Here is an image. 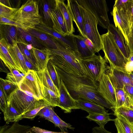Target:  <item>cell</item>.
Masks as SVG:
<instances>
[{"instance_id": "6da1fadb", "label": "cell", "mask_w": 133, "mask_h": 133, "mask_svg": "<svg viewBox=\"0 0 133 133\" xmlns=\"http://www.w3.org/2000/svg\"><path fill=\"white\" fill-rule=\"evenodd\" d=\"M55 66L61 79L74 99H84L111 109L112 106L107 102L98 92V82L89 77L75 76Z\"/></svg>"}, {"instance_id": "7a4b0ae2", "label": "cell", "mask_w": 133, "mask_h": 133, "mask_svg": "<svg viewBox=\"0 0 133 133\" xmlns=\"http://www.w3.org/2000/svg\"><path fill=\"white\" fill-rule=\"evenodd\" d=\"M53 38L57 49L51 50V54L49 61L67 73L78 77L91 78L82 63L83 59L79 54L65 44Z\"/></svg>"}, {"instance_id": "3957f363", "label": "cell", "mask_w": 133, "mask_h": 133, "mask_svg": "<svg viewBox=\"0 0 133 133\" xmlns=\"http://www.w3.org/2000/svg\"><path fill=\"white\" fill-rule=\"evenodd\" d=\"M38 5L34 0H28L14 13L11 19L19 24L27 31L35 28L41 21Z\"/></svg>"}, {"instance_id": "277c9868", "label": "cell", "mask_w": 133, "mask_h": 133, "mask_svg": "<svg viewBox=\"0 0 133 133\" xmlns=\"http://www.w3.org/2000/svg\"><path fill=\"white\" fill-rule=\"evenodd\" d=\"M101 36L104 58L109 63L110 67L125 72L124 68L126 61L112 34L108 31L107 33Z\"/></svg>"}, {"instance_id": "5b68a950", "label": "cell", "mask_w": 133, "mask_h": 133, "mask_svg": "<svg viewBox=\"0 0 133 133\" xmlns=\"http://www.w3.org/2000/svg\"><path fill=\"white\" fill-rule=\"evenodd\" d=\"M77 1L83 18L86 37L92 42L96 52H98L102 49V47L101 36L97 29L98 20L83 0Z\"/></svg>"}, {"instance_id": "8992f818", "label": "cell", "mask_w": 133, "mask_h": 133, "mask_svg": "<svg viewBox=\"0 0 133 133\" xmlns=\"http://www.w3.org/2000/svg\"><path fill=\"white\" fill-rule=\"evenodd\" d=\"M18 87L26 94L38 100H43L45 97L44 86L41 82L36 71L29 70Z\"/></svg>"}, {"instance_id": "52a82bcc", "label": "cell", "mask_w": 133, "mask_h": 133, "mask_svg": "<svg viewBox=\"0 0 133 133\" xmlns=\"http://www.w3.org/2000/svg\"><path fill=\"white\" fill-rule=\"evenodd\" d=\"M40 101L27 94L18 87L9 96L7 103L23 115L35 108Z\"/></svg>"}, {"instance_id": "ba28073f", "label": "cell", "mask_w": 133, "mask_h": 133, "mask_svg": "<svg viewBox=\"0 0 133 133\" xmlns=\"http://www.w3.org/2000/svg\"><path fill=\"white\" fill-rule=\"evenodd\" d=\"M89 10L95 16L98 24L108 29L110 24L108 15V7L105 0H83Z\"/></svg>"}, {"instance_id": "9c48e42d", "label": "cell", "mask_w": 133, "mask_h": 133, "mask_svg": "<svg viewBox=\"0 0 133 133\" xmlns=\"http://www.w3.org/2000/svg\"><path fill=\"white\" fill-rule=\"evenodd\" d=\"M107 62L101 55L95 54L90 58L83 59L82 63L91 78L98 82L107 69Z\"/></svg>"}, {"instance_id": "30bf717a", "label": "cell", "mask_w": 133, "mask_h": 133, "mask_svg": "<svg viewBox=\"0 0 133 133\" xmlns=\"http://www.w3.org/2000/svg\"><path fill=\"white\" fill-rule=\"evenodd\" d=\"M98 92L101 96L112 108L116 107V97L115 89L107 74L104 73L98 82Z\"/></svg>"}, {"instance_id": "8fae6325", "label": "cell", "mask_w": 133, "mask_h": 133, "mask_svg": "<svg viewBox=\"0 0 133 133\" xmlns=\"http://www.w3.org/2000/svg\"><path fill=\"white\" fill-rule=\"evenodd\" d=\"M35 28L65 44L74 51L78 53L76 46L72 38L71 35L64 36L58 33L52 28L41 21Z\"/></svg>"}, {"instance_id": "7c38bea8", "label": "cell", "mask_w": 133, "mask_h": 133, "mask_svg": "<svg viewBox=\"0 0 133 133\" xmlns=\"http://www.w3.org/2000/svg\"><path fill=\"white\" fill-rule=\"evenodd\" d=\"M58 90V107L64 110V113H70L72 109H79L76 105V100L71 96L61 79Z\"/></svg>"}, {"instance_id": "4fadbf2b", "label": "cell", "mask_w": 133, "mask_h": 133, "mask_svg": "<svg viewBox=\"0 0 133 133\" xmlns=\"http://www.w3.org/2000/svg\"><path fill=\"white\" fill-rule=\"evenodd\" d=\"M111 14L113 17L115 26L123 34L125 38V44L128 46L130 30L125 11H119L116 7H113Z\"/></svg>"}, {"instance_id": "5bb4252c", "label": "cell", "mask_w": 133, "mask_h": 133, "mask_svg": "<svg viewBox=\"0 0 133 133\" xmlns=\"http://www.w3.org/2000/svg\"><path fill=\"white\" fill-rule=\"evenodd\" d=\"M108 74L115 89L123 88L127 85L133 86V82L128 73L117 70L110 66L107 68Z\"/></svg>"}, {"instance_id": "9a60e30c", "label": "cell", "mask_w": 133, "mask_h": 133, "mask_svg": "<svg viewBox=\"0 0 133 133\" xmlns=\"http://www.w3.org/2000/svg\"><path fill=\"white\" fill-rule=\"evenodd\" d=\"M67 5L72 19L81 35L86 37L84 30L83 18L79 5L76 0H68Z\"/></svg>"}, {"instance_id": "2e32d148", "label": "cell", "mask_w": 133, "mask_h": 133, "mask_svg": "<svg viewBox=\"0 0 133 133\" xmlns=\"http://www.w3.org/2000/svg\"><path fill=\"white\" fill-rule=\"evenodd\" d=\"M51 13L52 28L54 30L64 36L70 35L63 15L56 5L52 9Z\"/></svg>"}, {"instance_id": "e0dca14e", "label": "cell", "mask_w": 133, "mask_h": 133, "mask_svg": "<svg viewBox=\"0 0 133 133\" xmlns=\"http://www.w3.org/2000/svg\"><path fill=\"white\" fill-rule=\"evenodd\" d=\"M8 48L18 70L22 73L26 74L29 70L26 65L24 57L18 46L17 42L14 41L12 44L8 43Z\"/></svg>"}, {"instance_id": "ac0fdd59", "label": "cell", "mask_w": 133, "mask_h": 133, "mask_svg": "<svg viewBox=\"0 0 133 133\" xmlns=\"http://www.w3.org/2000/svg\"><path fill=\"white\" fill-rule=\"evenodd\" d=\"M107 29L112 34L115 42L127 62L130 53L128 47L125 44L123 35L118 29L113 24H110Z\"/></svg>"}, {"instance_id": "d6986e66", "label": "cell", "mask_w": 133, "mask_h": 133, "mask_svg": "<svg viewBox=\"0 0 133 133\" xmlns=\"http://www.w3.org/2000/svg\"><path fill=\"white\" fill-rule=\"evenodd\" d=\"M32 51L38 71L46 68L51 54V50L46 47L39 49L33 47Z\"/></svg>"}, {"instance_id": "ffe728a7", "label": "cell", "mask_w": 133, "mask_h": 133, "mask_svg": "<svg viewBox=\"0 0 133 133\" xmlns=\"http://www.w3.org/2000/svg\"><path fill=\"white\" fill-rule=\"evenodd\" d=\"M77 105L78 109L85 110L89 113L106 114L107 111L102 105L91 101L79 99L76 100Z\"/></svg>"}, {"instance_id": "44dd1931", "label": "cell", "mask_w": 133, "mask_h": 133, "mask_svg": "<svg viewBox=\"0 0 133 133\" xmlns=\"http://www.w3.org/2000/svg\"><path fill=\"white\" fill-rule=\"evenodd\" d=\"M0 58L10 71L18 68L12 58L8 49V43L4 38L0 40Z\"/></svg>"}, {"instance_id": "7402d4cb", "label": "cell", "mask_w": 133, "mask_h": 133, "mask_svg": "<svg viewBox=\"0 0 133 133\" xmlns=\"http://www.w3.org/2000/svg\"><path fill=\"white\" fill-rule=\"evenodd\" d=\"M27 32L35 37L45 47L51 50L57 49L54 38L48 35L37 30L35 28L30 29Z\"/></svg>"}, {"instance_id": "603a6c76", "label": "cell", "mask_w": 133, "mask_h": 133, "mask_svg": "<svg viewBox=\"0 0 133 133\" xmlns=\"http://www.w3.org/2000/svg\"><path fill=\"white\" fill-rule=\"evenodd\" d=\"M72 38L77 48L78 53L82 59L90 58L95 54L86 44L83 37L71 34Z\"/></svg>"}, {"instance_id": "cb8c5ba5", "label": "cell", "mask_w": 133, "mask_h": 133, "mask_svg": "<svg viewBox=\"0 0 133 133\" xmlns=\"http://www.w3.org/2000/svg\"><path fill=\"white\" fill-rule=\"evenodd\" d=\"M56 6L61 12L65 21L68 32L70 34L75 32L73 20L67 5L63 0H55Z\"/></svg>"}, {"instance_id": "d4e9b609", "label": "cell", "mask_w": 133, "mask_h": 133, "mask_svg": "<svg viewBox=\"0 0 133 133\" xmlns=\"http://www.w3.org/2000/svg\"><path fill=\"white\" fill-rule=\"evenodd\" d=\"M29 126L22 125L15 122L11 125L5 124L0 127V133H36Z\"/></svg>"}, {"instance_id": "484cf974", "label": "cell", "mask_w": 133, "mask_h": 133, "mask_svg": "<svg viewBox=\"0 0 133 133\" xmlns=\"http://www.w3.org/2000/svg\"><path fill=\"white\" fill-rule=\"evenodd\" d=\"M115 89L117 99L115 108L125 107L133 109V100L126 93L123 88Z\"/></svg>"}, {"instance_id": "4316f807", "label": "cell", "mask_w": 133, "mask_h": 133, "mask_svg": "<svg viewBox=\"0 0 133 133\" xmlns=\"http://www.w3.org/2000/svg\"><path fill=\"white\" fill-rule=\"evenodd\" d=\"M39 79L43 85L54 92L59 97L58 89L55 85L49 74L47 67L44 69L36 71Z\"/></svg>"}, {"instance_id": "83f0119b", "label": "cell", "mask_w": 133, "mask_h": 133, "mask_svg": "<svg viewBox=\"0 0 133 133\" xmlns=\"http://www.w3.org/2000/svg\"><path fill=\"white\" fill-rule=\"evenodd\" d=\"M17 43L20 51L24 57L37 68L33 54L32 46L26 43L18 37Z\"/></svg>"}, {"instance_id": "f1b7e54d", "label": "cell", "mask_w": 133, "mask_h": 133, "mask_svg": "<svg viewBox=\"0 0 133 133\" xmlns=\"http://www.w3.org/2000/svg\"><path fill=\"white\" fill-rule=\"evenodd\" d=\"M116 118L114 119L117 133H133V125L122 116L116 115Z\"/></svg>"}, {"instance_id": "f546056e", "label": "cell", "mask_w": 133, "mask_h": 133, "mask_svg": "<svg viewBox=\"0 0 133 133\" xmlns=\"http://www.w3.org/2000/svg\"><path fill=\"white\" fill-rule=\"evenodd\" d=\"M18 37L26 43L37 49H41L45 47L35 37L26 31L19 28H18Z\"/></svg>"}, {"instance_id": "4dcf8cb0", "label": "cell", "mask_w": 133, "mask_h": 133, "mask_svg": "<svg viewBox=\"0 0 133 133\" xmlns=\"http://www.w3.org/2000/svg\"><path fill=\"white\" fill-rule=\"evenodd\" d=\"M5 38L8 44H12L14 41L17 42L18 38V27L12 25H1Z\"/></svg>"}, {"instance_id": "1f68e13d", "label": "cell", "mask_w": 133, "mask_h": 133, "mask_svg": "<svg viewBox=\"0 0 133 133\" xmlns=\"http://www.w3.org/2000/svg\"><path fill=\"white\" fill-rule=\"evenodd\" d=\"M7 106L6 111L3 113L4 119L6 124H8L11 122H18L23 118V115L12 106L10 105Z\"/></svg>"}, {"instance_id": "d6a6232c", "label": "cell", "mask_w": 133, "mask_h": 133, "mask_svg": "<svg viewBox=\"0 0 133 133\" xmlns=\"http://www.w3.org/2000/svg\"><path fill=\"white\" fill-rule=\"evenodd\" d=\"M56 6L55 0H45L42 3V11L43 18L45 23L47 25L52 26L51 18V11L52 9Z\"/></svg>"}, {"instance_id": "836d02e7", "label": "cell", "mask_w": 133, "mask_h": 133, "mask_svg": "<svg viewBox=\"0 0 133 133\" xmlns=\"http://www.w3.org/2000/svg\"><path fill=\"white\" fill-rule=\"evenodd\" d=\"M45 97L43 101L49 105L58 107L59 97L53 91L44 86Z\"/></svg>"}, {"instance_id": "e575fe53", "label": "cell", "mask_w": 133, "mask_h": 133, "mask_svg": "<svg viewBox=\"0 0 133 133\" xmlns=\"http://www.w3.org/2000/svg\"><path fill=\"white\" fill-rule=\"evenodd\" d=\"M113 115H120L125 118L130 124L133 125V109L125 107H120L112 108Z\"/></svg>"}, {"instance_id": "d590c367", "label": "cell", "mask_w": 133, "mask_h": 133, "mask_svg": "<svg viewBox=\"0 0 133 133\" xmlns=\"http://www.w3.org/2000/svg\"><path fill=\"white\" fill-rule=\"evenodd\" d=\"M110 114H89L86 117L88 119L93 121L99 126L104 127L105 125L109 121H114V119H111L109 116Z\"/></svg>"}, {"instance_id": "8d00e7d4", "label": "cell", "mask_w": 133, "mask_h": 133, "mask_svg": "<svg viewBox=\"0 0 133 133\" xmlns=\"http://www.w3.org/2000/svg\"><path fill=\"white\" fill-rule=\"evenodd\" d=\"M53 107L51 109V111L52 123L55 126L59 128L62 132H66L67 131V128L72 130L74 129L70 124L65 122L57 116L54 111Z\"/></svg>"}, {"instance_id": "74e56055", "label": "cell", "mask_w": 133, "mask_h": 133, "mask_svg": "<svg viewBox=\"0 0 133 133\" xmlns=\"http://www.w3.org/2000/svg\"><path fill=\"white\" fill-rule=\"evenodd\" d=\"M18 87L8 79L0 78V87L2 89L6 100Z\"/></svg>"}, {"instance_id": "f35d334b", "label": "cell", "mask_w": 133, "mask_h": 133, "mask_svg": "<svg viewBox=\"0 0 133 133\" xmlns=\"http://www.w3.org/2000/svg\"><path fill=\"white\" fill-rule=\"evenodd\" d=\"M47 68L52 81L58 89L61 82V78L54 65L49 60L47 65Z\"/></svg>"}, {"instance_id": "ab89813d", "label": "cell", "mask_w": 133, "mask_h": 133, "mask_svg": "<svg viewBox=\"0 0 133 133\" xmlns=\"http://www.w3.org/2000/svg\"><path fill=\"white\" fill-rule=\"evenodd\" d=\"M25 74L21 73L18 70L14 69L7 74L6 78L18 86Z\"/></svg>"}, {"instance_id": "60d3db41", "label": "cell", "mask_w": 133, "mask_h": 133, "mask_svg": "<svg viewBox=\"0 0 133 133\" xmlns=\"http://www.w3.org/2000/svg\"><path fill=\"white\" fill-rule=\"evenodd\" d=\"M48 105H49L46 103L43 100H41L35 108L23 115V118L33 119L37 116V114L41 109Z\"/></svg>"}, {"instance_id": "b9f144b4", "label": "cell", "mask_w": 133, "mask_h": 133, "mask_svg": "<svg viewBox=\"0 0 133 133\" xmlns=\"http://www.w3.org/2000/svg\"><path fill=\"white\" fill-rule=\"evenodd\" d=\"M17 9L7 6L0 3V17L11 19L14 13Z\"/></svg>"}, {"instance_id": "7bdbcfd3", "label": "cell", "mask_w": 133, "mask_h": 133, "mask_svg": "<svg viewBox=\"0 0 133 133\" xmlns=\"http://www.w3.org/2000/svg\"><path fill=\"white\" fill-rule=\"evenodd\" d=\"M53 107L50 105L45 107L40 110L37 116H38L52 123L51 110Z\"/></svg>"}, {"instance_id": "ee69618b", "label": "cell", "mask_w": 133, "mask_h": 133, "mask_svg": "<svg viewBox=\"0 0 133 133\" xmlns=\"http://www.w3.org/2000/svg\"><path fill=\"white\" fill-rule=\"evenodd\" d=\"M125 13L131 31L133 27V0H129Z\"/></svg>"}, {"instance_id": "f6af8a7d", "label": "cell", "mask_w": 133, "mask_h": 133, "mask_svg": "<svg viewBox=\"0 0 133 133\" xmlns=\"http://www.w3.org/2000/svg\"><path fill=\"white\" fill-rule=\"evenodd\" d=\"M129 0H116L113 7H115L119 10L126 11L127 9Z\"/></svg>"}, {"instance_id": "bcb514c9", "label": "cell", "mask_w": 133, "mask_h": 133, "mask_svg": "<svg viewBox=\"0 0 133 133\" xmlns=\"http://www.w3.org/2000/svg\"><path fill=\"white\" fill-rule=\"evenodd\" d=\"M0 88V108L4 113L6 111L8 106L7 100L2 89Z\"/></svg>"}, {"instance_id": "7dc6e473", "label": "cell", "mask_w": 133, "mask_h": 133, "mask_svg": "<svg viewBox=\"0 0 133 133\" xmlns=\"http://www.w3.org/2000/svg\"><path fill=\"white\" fill-rule=\"evenodd\" d=\"M0 19L1 25H13L23 29L21 25L11 19L2 17H0Z\"/></svg>"}, {"instance_id": "c3c4849f", "label": "cell", "mask_w": 133, "mask_h": 133, "mask_svg": "<svg viewBox=\"0 0 133 133\" xmlns=\"http://www.w3.org/2000/svg\"><path fill=\"white\" fill-rule=\"evenodd\" d=\"M124 69L125 72L127 73H133V53L130 54L126 63Z\"/></svg>"}, {"instance_id": "681fc988", "label": "cell", "mask_w": 133, "mask_h": 133, "mask_svg": "<svg viewBox=\"0 0 133 133\" xmlns=\"http://www.w3.org/2000/svg\"><path fill=\"white\" fill-rule=\"evenodd\" d=\"M128 46L130 54L133 53V27L128 38Z\"/></svg>"}, {"instance_id": "f907efd6", "label": "cell", "mask_w": 133, "mask_h": 133, "mask_svg": "<svg viewBox=\"0 0 133 133\" xmlns=\"http://www.w3.org/2000/svg\"><path fill=\"white\" fill-rule=\"evenodd\" d=\"M32 130L36 133H61V132H56L49 131L41 128L38 127L33 126Z\"/></svg>"}, {"instance_id": "816d5d0a", "label": "cell", "mask_w": 133, "mask_h": 133, "mask_svg": "<svg viewBox=\"0 0 133 133\" xmlns=\"http://www.w3.org/2000/svg\"><path fill=\"white\" fill-rule=\"evenodd\" d=\"M126 93L133 100V86L130 85H127L123 88Z\"/></svg>"}, {"instance_id": "f5cc1de1", "label": "cell", "mask_w": 133, "mask_h": 133, "mask_svg": "<svg viewBox=\"0 0 133 133\" xmlns=\"http://www.w3.org/2000/svg\"><path fill=\"white\" fill-rule=\"evenodd\" d=\"M93 133H112L106 130L104 127H96L92 129Z\"/></svg>"}, {"instance_id": "db71d44e", "label": "cell", "mask_w": 133, "mask_h": 133, "mask_svg": "<svg viewBox=\"0 0 133 133\" xmlns=\"http://www.w3.org/2000/svg\"><path fill=\"white\" fill-rule=\"evenodd\" d=\"M83 38L88 47L95 54L96 52L94 45L91 41L87 37L84 38L83 37Z\"/></svg>"}, {"instance_id": "11a10c76", "label": "cell", "mask_w": 133, "mask_h": 133, "mask_svg": "<svg viewBox=\"0 0 133 133\" xmlns=\"http://www.w3.org/2000/svg\"><path fill=\"white\" fill-rule=\"evenodd\" d=\"M24 58L26 65L29 70H33L35 71H38L37 68L35 66L32 64L26 58L24 57Z\"/></svg>"}, {"instance_id": "9f6ffc18", "label": "cell", "mask_w": 133, "mask_h": 133, "mask_svg": "<svg viewBox=\"0 0 133 133\" xmlns=\"http://www.w3.org/2000/svg\"><path fill=\"white\" fill-rule=\"evenodd\" d=\"M0 71L1 72H4L7 74L9 72L8 70L5 67L4 63L0 59Z\"/></svg>"}, {"instance_id": "6f0895ef", "label": "cell", "mask_w": 133, "mask_h": 133, "mask_svg": "<svg viewBox=\"0 0 133 133\" xmlns=\"http://www.w3.org/2000/svg\"><path fill=\"white\" fill-rule=\"evenodd\" d=\"M0 3L7 6L12 8L10 3L9 0H0Z\"/></svg>"}, {"instance_id": "680465c9", "label": "cell", "mask_w": 133, "mask_h": 133, "mask_svg": "<svg viewBox=\"0 0 133 133\" xmlns=\"http://www.w3.org/2000/svg\"><path fill=\"white\" fill-rule=\"evenodd\" d=\"M128 75L129 76L131 79L132 81L133 82V73H128Z\"/></svg>"}]
</instances>
